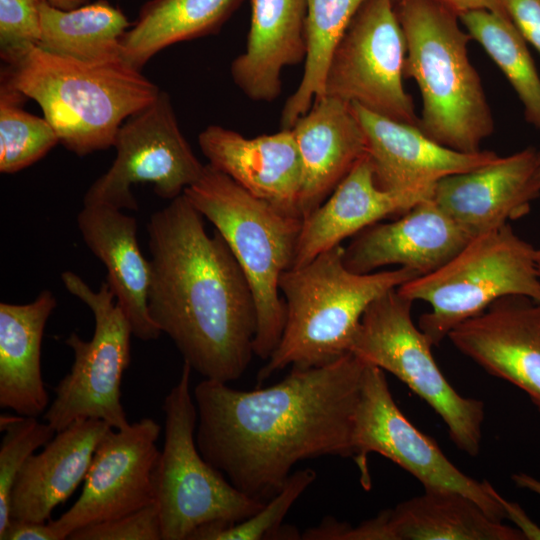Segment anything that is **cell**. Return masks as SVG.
Returning a JSON list of instances; mask_svg holds the SVG:
<instances>
[{
  "label": "cell",
  "mask_w": 540,
  "mask_h": 540,
  "mask_svg": "<svg viewBox=\"0 0 540 540\" xmlns=\"http://www.w3.org/2000/svg\"><path fill=\"white\" fill-rule=\"evenodd\" d=\"M366 364L349 352L323 366L292 367L277 384L251 391L202 380L193 390L199 452L235 488L264 503L299 461L352 458Z\"/></svg>",
  "instance_id": "cell-1"
},
{
  "label": "cell",
  "mask_w": 540,
  "mask_h": 540,
  "mask_svg": "<svg viewBox=\"0 0 540 540\" xmlns=\"http://www.w3.org/2000/svg\"><path fill=\"white\" fill-rule=\"evenodd\" d=\"M203 218L184 193L151 215L148 308L192 370L228 383L254 355L256 305L228 244Z\"/></svg>",
  "instance_id": "cell-2"
},
{
  "label": "cell",
  "mask_w": 540,
  "mask_h": 540,
  "mask_svg": "<svg viewBox=\"0 0 540 540\" xmlns=\"http://www.w3.org/2000/svg\"><path fill=\"white\" fill-rule=\"evenodd\" d=\"M1 81L37 102L59 143L80 157L113 147L121 125L160 92L123 59L82 62L38 46L5 64Z\"/></svg>",
  "instance_id": "cell-3"
},
{
  "label": "cell",
  "mask_w": 540,
  "mask_h": 540,
  "mask_svg": "<svg viewBox=\"0 0 540 540\" xmlns=\"http://www.w3.org/2000/svg\"><path fill=\"white\" fill-rule=\"evenodd\" d=\"M406 57L404 78L422 99L418 128L450 149L476 153L494 131L482 82L468 57L467 31L458 16L436 0H394Z\"/></svg>",
  "instance_id": "cell-4"
},
{
  "label": "cell",
  "mask_w": 540,
  "mask_h": 540,
  "mask_svg": "<svg viewBox=\"0 0 540 540\" xmlns=\"http://www.w3.org/2000/svg\"><path fill=\"white\" fill-rule=\"evenodd\" d=\"M343 251L337 245L281 275L285 326L279 344L257 374L259 382L288 366L319 367L349 353L371 302L420 276L405 267L355 273L344 265Z\"/></svg>",
  "instance_id": "cell-5"
},
{
  "label": "cell",
  "mask_w": 540,
  "mask_h": 540,
  "mask_svg": "<svg viewBox=\"0 0 540 540\" xmlns=\"http://www.w3.org/2000/svg\"><path fill=\"white\" fill-rule=\"evenodd\" d=\"M184 195L224 238L247 277L257 312L253 351L267 361L284 330L279 280L292 266L303 219L280 212L209 163Z\"/></svg>",
  "instance_id": "cell-6"
},
{
  "label": "cell",
  "mask_w": 540,
  "mask_h": 540,
  "mask_svg": "<svg viewBox=\"0 0 540 540\" xmlns=\"http://www.w3.org/2000/svg\"><path fill=\"white\" fill-rule=\"evenodd\" d=\"M398 291L430 305L418 327L437 346L499 298L521 295L540 302L536 247L507 223L475 237L446 264L405 282Z\"/></svg>",
  "instance_id": "cell-7"
},
{
  "label": "cell",
  "mask_w": 540,
  "mask_h": 540,
  "mask_svg": "<svg viewBox=\"0 0 540 540\" xmlns=\"http://www.w3.org/2000/svg\"><path fill=\"white\" fill-rule=\"evenodd\" d=\"M191 371L184 362L178 381L162 403L164 443L154 472L162 540H189L201 526L244 521L265 504L235 488L199 452Z\"/></svg>",
  "instance_id": "cell-8"
},
{
  "label": "cell",
  "mask_w": 540,
  "mask_h": 540,
  "mask_svg": "<svg viewBox=\"0 0 540 540\" xmlns=\"http://www.w3.org/2000/svg\"><path fill=\"white\" fill-rule=\"evenodd\" d=\"M412 304L398 287L377 297L361 318L350 352L407 385L442 418L457 448L475 457L481 448L484 403L460 395L447 381L432 344L412 320Z\"/></svg>",
  "instance_id": "cell-9"
},
{
  "label": "cell",
  "mask_w": 540,
  "mask_h": 540,
  "mask_svg": "<svg viewBox=\"0 0 540 540\" xmlns=\"http://www.w3.org/2000/svg\"><path fill=\"white\" fill-rule=\"evenodd\" d=\"M353 459L360 482L371 487L368 455L377 453L412 476L424 490L453 491L472 499L497 521H513L520 506L507 501L488 481H478L458 469L436 441L414 426L397 406L384 370L367 363L354 416Z\"/></svg>",
  "instance_id": "cell-10"
},
{
  "label": "cell",
  "mask_w": 540,
  "mask_h": 540,
  "mask_svg": "<svg viewBox=\"0 0 540 540\" xmlns=\"http://www.w3.org/2000/svg\"><path fill=\"white\" fill-rule=\"evenodd\" d=\"M65 288L93 313L92 339L83 340L71 333L65 340L73 352L70 371L55 387V398L43 414V420L59 432L78 419H100L113 429L127 428L121 403V382L131 359L132 330L109 285L102 283L94 291L77 274H61Z\"/></svg>",
  "instance_id": "cell-11"
},
{
  "label": "cell",
  "mask_w": 540,
  "mask_h": 540,
  "mask_svg": "<svg viewBox=\"0 0 540 540\" xmlns=\"http://www.w3.org/2000/svg\"><path fill=\"white\" fill-rule=\"evenodd\" d=\"M110 168L92 183L84 206L137 210L132 186L150 183L162 199L182 195L202 175L204 164L180 130L171 98L160 90L156 99L119 128Z\"/></svg>",
  "instance_id": "cell-12"
},
{
  "label": "cell",
  "mask_w": 540,
  "mask_h": 540,
  "mask_svg": "<svg viewBox=\"0 0 540 540\" xmlns=\"http://www.w3.org/2000/svg\"><path fill=\"white\" fill-rule=\"evenodd\" d=\"M405 36L394 0H364L331 57L324 96L418 126L403 86Z\"/></svg>",
  "instance_id": "cell-13"
},
{
  "label": "cell",
  "mask_w": 540,
  "mask_h": 540,
  "mask_svg": "<svg viewBox=\"0 0 540 540\" xmlns=\"http://www.w3.org/2000/svg\"><path fill=\"white\" fill-rule=\"evenodd\" d=\"M160 425L151 418L111 428L98 444L76 502L50 520L60 540L84 526L111 520L153 504L160 455Z\"/></svg>",
  "instance_id": "cell-14"
},
{
  "label": "cell",
  "mask_w": 540,
  "mask_h": 540,
  "mask_svg": "<svg viewBox=\"0 0 540 540\" xmlns=\"http://www.w3.org/2000/svg\"><path fill=\"white\" fill-rule=\"evenodd\" d=\"M448 338L487 373L525 392L540 412V302L521 295L499 298Z\"/></svg>",
  "instance_id": "cell-15"
},
{
  "label": "cell",
  "mask_w": 540,
  "mask_h": 540,
  "mask_svg": "<svg viewBox=\"0 0 540 540\" xmlns=\"http://www.w3.org/2000/svg\"><path fill=\"white\" fill-rule=\"evenodd\" d=\"M472 239L430 197L393 222L379 221L355 234L344 248L343 262L360 274L399 265L421 276L446 264Z\"/></svg>",
  "instance_id": "cell-16"
},
{
  "label": "cell",
  "mask_w": 540,
  "mask_h": 540,
  "mask_svg": "<svg viewBox=\"0 0 540 540\" xmlns=\"http://www.w3.org/2000/svg\"><path fill=\"white\" fill-rule=\"evenodd\" d=\"M538 150L532 147L474 170L438 180L431 198L473 238L528 214L540 192L533 183Z\"/></svg>",
  "instance_id": "cell-17"
},
{
  "label": "cell",
  "mask_w": 540,
  "mask_h": 540,
  "mask_svg": "<svg viewBox=\"0 0 540 540\" xmlns=\"http://www.w3.org/2000/svg\"><path fill=\"white\" fill-rule=\"evenodd\" d=\"M198 143L210 165L280 212L302 218L303 166L291 129L247 138L209 125L199 134Z\"/></svg>",
  "instance_id": "cell-18"
},
{
  "label": "cell",
  "mask_w": 540,
  "mask_h": 540,
  "mask_svg": "<svg viewBox=\"0 0 540 540\" xmlns=\"http://www.w3.org/2000/svg\"><path fill=\"white\" fill-rule=\"evenodd\" d=\"M365 135L377 186L387 191L433 189L443 177L495 160V152H459L427 137L416 125L399 122L351 103Z\"/></svg>",
  "instance_id": "cell-19"
},
{
  "label": "cell",
  "mask_w": 540,
  "mask_h": 540,
  "mask_svg": "<svg viewBox=\"0 0 540 540\" xmlns=\"http://www.w3.org/2000/svg\"><path fill=\"white\" fill-rule=\"evenodd\" d=\"M525 535L487 515L472 499L453 491L424 490L356 527L340 540H523Z\"/></svg>",
  "instance_id": "cell-20"
},
{
  "label": "cell",
  "mask_w": 540,
  "mask_h": 540,
  "mask_svg": "<svg viewBox=\"0 0 540 540\" xmlns=\"http://www.w3.org/2000/svg\"><path fill=\"white\" fill-rule=\"evenodd\" d=\"M433 189L387 191L375 182L365 154L314 212L303 219L291 268L301 267L364 228L402 215ZM290 268V269H291Z\"/></svg>",
  "instance_id": "cell-21"
},
{
  "label": "cell",
  "mask_w": 540,
  "mask_h": 540,
  "mask_svg": "<svg viewBox=\"0 0 540 540\" xmlns=\"http://www.w3.org/2000/svg\"><path fill=\"white\" fill-rule=\"evenodd\" d=\"M111 428L100 419H78L32 454L13 485L9 518L50 521L54 509L85 480L96 448Z\"/></svg>",
  "instance_id": "cell-22"
},
{
  "label": "cell",
  "mask_w": 540,
  "mask_h": 540,
  "mask_svg": "<svg viewBox=\"0 0 540 540\" xmlns=\"http://www.w3.org/2000/svg\"><path fill=\"white\" fill-rule=\"evenodd\" d=\"M290 129L303 166L299 210L304 219L366 154V139L351 103L329 96L316 99Z\"/></svg>",
  "instance_id": "cell-23"
},
{
  "label": "cell",
  "mask_w": 540,
  "mask_h": 540,
  "mask_svg": "<svg viewBox=\"0 0 540 540\" xmlns=\"http://www.w3.org/2000/svg\"><path fill=\"white\" fill-rule=\"evenodd\" d=\"M77 226L90 251L106 267V283L129 321L132 334L143 341L157 339L161 331L148 308L150 261L137 241V221L108 206H84Z\"/></svg>",
  "instance_id": "cell-24"
},
{
  "label": "cell",
  "mask_w": 540,
  "mask_h": 540,
  "mask_svg": "<svg viewBox=\"0 0 540 540\" xmlns=\"http://www.w3.org/2000/svg\"><path fill=\"white\" fill-rule=\"evenodd\" d=\"M306 0H251L246 47L231 63L235 85L252 101L281 94V72L306 57Z\"/></svg>",
  "instance_id": "cell-25"
},
{
  "label": "cell",
  "mask_w": 540,
  "mask_h": 540,
  "mask_svg": "<svg viewBox=\"0 0 540 540\" xmlns=\"http://www.w3.org/2000/svg\"><path fill=\"white\" fill-rule=\"evenodd\" d=\"M56 298L43 290L26 304L0 303V407L37 417L49 396L41 372V344Z\"/></svg>",
  "instance_id": "cell-26"
},
{
  "label": "cell",
  "mask_w": 540,
  "mask_h": 540,
  "mask_svg": "<svg viewBox=\"0 0 540 540\" xmlns=\"http://www.w3.org/2000/svg\"><path fill=\"white\" fill-rule=\"evenodd\" d=\"M244 0H150L121 40V58L142 68L161 50L217 34Z\"/></svg>",
  "instance_id": "cell-27"
},
{
  "label": "cell",
  "mask_w": 540,
  "mask_h": 540,
  "mask_svg": "<svg viewBox=\"0 0 540 540\" xmlns=\"http://www.w3.org/2000/svg\"><path fill=\"white\" fill-rule=\"evenodd\" d=\"M39 11L42 50L89 63L122 59L121 40L132 23L108 1L61 10L39 0Z\"/></svg>",
  "instance_id": "cell-28"
},
{
  "label": "cell",
  "mask_w": 540,
  "mask_h": 540,
  "mask_svg": "<svg viewBox=\"0 0 540 540\" xmlns=\"http://www.w3.org/2000/svg\"><path fill=\"white\" fill-rule=\"evenodd\" d=\"M306 57L296 90L281 112V129H290L324 96L325 79L333 52L364 0H306Z\"/></svg>",
  "instance_id": "cell-29"
},
{
  "label": "cell",
  "mask_w": 540,
  "mask_h": 540,
  "mask_svg": "<svg viewBox=\"0 0 540 540\" xmlns=\"http://www.w3.org/2000/svg\"><path fill=\"white\" fill-rule=\"evenodd\" d=\"M458 18L513 87L526 121L540 131V77L527 42L511 19L485 10L466 12Z\"/></svg>",
  "instance_id": "cell-30"
},
{
  "label": "cell",
  "mask_w": 540,
  "mask_h": 540,
  "mask_svg": "<svg viewBox=\"0 0 540 540\" xmlns=\"http://www.w3.org/2000/svg\"><path fill=\"white\" fill-rule=\"evenodd\" d=\"M28 98L0 82V172L16 173L43 158L58 136L46 120L24 109Z\"/></svg>",
  "instance_id": "cell-31"
},
{
  "label": "cell",
  "mask_w": 540,
  "mask_h": 540,
  "mask_svg": "<svg viewBox=\"0 0 540 540\" xmlns=\"http://www.w3.org/2000/svg\"><path fill=\"white\" fill-rule=\"evenodd\" d=\"M316 472L305 468L292 472L282 489L263 507L244 521L213 523L199 527L189 540L300 539L298 531L284 526L283 519L303 492L316 479Z\"/></svg>",
  "instance_id": "cell-32"
},
{
  "label": "cell",
  "mask_w": 540,
  "mask_h": 540,
  "mask_svg": "<svg viewBox=\"0 0 540 540\" xmlns=\"http://www.w3.org/2000/svg\"><path fill=\"white\" fill-rule=\"evenodd\" d=\"M4 436L0 445V533L7 526L9 499L15 480L29 457L44 447L57 433L47 422L37 417L0 416Z\"/></svg>",
  "instance_id": "cell-33"
},
{
  "label": "cell",
  "mask_w": 540,
  "mask_h": 540,
  "mask_svg": "<svg viewBox=\"0 0 540 540\" xmlns=\"http://www.w3.org/2000/svg\"><path fill=\"white\" fill-rule=\"evenodd\" d=\"M41 38L39 0H0V57L4 64L22 58Z\"/></svg>",
  "instance_id": "cell-34"
},
{
  "label": "cell",
  "mask_w": 540,
  "mask_h": 540,
  "mask_svg": "<svg viewBox=\"0 0 540 540\" xmlns=\"http://www.w3.org/2000/svg\"><path fill=\"white\" fill-rule=\"evenodd\" d=\"M70 540H162L155 503L118 518L93 523L73 531Z\"/></svg>",
  "instance_id": "cell-35"
},
{
  "label": "cell",
  "mask_w": 540,
  "mask_h": 540,
  "mask_svg": "<svg viewBox=\"0 0 540 540\" xmlns=\"http://www.w3.org/2000/svg\"><path fill=\"white\" fill-rule=\"evenodd\" d=\"M503 2L519 33L540 54V0H503Z\"/></svg>",
  "instance_id": "cell-36"
},
{
  "label": "cell",
  "mask_w": 540,
  "mask_h": 540,
  "mask_svg": "<svg viewBox=\"0 0 540 540\" xmlns=\"http://www.w3.org/2000/svg\"><path fill=\"white\" fill-rule=\"evenodd\" d=\"M0 540H60L56 530L48 522H31L10 519L0 533Z\"/></svg>",
  "instance_id": "cell-37"
},
{
  "label": "cell",
  "mask_w": 540,
  "mask_h": 540,
  "mask_svg": "<svg viewBox=\"0 0 540 540\" xmlns=\"http://www.w3.org/2000/svg\"><path fill=\"white\" fill-rule=\"evenodd\" d=\"M455 13L457 16L477 10H485L510 18L503 0H436Z\"/></svg>",
  "instance_id": "cell-38"
},
{
  "label": "cell",
  "mask_w": 540,
  "mask_h": 540,
  "mask_svg": "<svg viewBox=\"0 0 540 540\" xmlns=\"http://www.w3.org/2000/svg\"><path fill=\"white\" fill-rule=\"evenodd\" d=\"M512 480L519 488L527 489L540 496V480L525 473L513 474Z\"/></svg>",
  "instance_id": "cell-39"
},
{
  "label": "cell",
  "mask_w": 540,
  "mask_h": 540,
  "mask_svg": "<svg viewBox=\"0 0 540 540\" xmlns=\"http://www.w3.org/2000/svg\"><path fill=\"white\" fill-rule=\"evenodd\" d=\"M49 5L61 9L72 10L89 3V0H43Z\"/></svg>",
  "instance_id": "cell-40"
},
{
  "label": "cell",
  "mask_w": 540,
  "mask_h": 540,
  "mask_svg": "<svg viewBox=\"0 0 540 540\" xmlns=\"http://www.w3.org/2000/svg\"><path fill=\"white\" fill-rule=\"evenodd\" d=\"M533 183L535 188L540 192V150L537 155V163L533 177Z\"/></svg>",
  "instance_id": "cell-41"
},
{
  "label": "cell",
  "mask_w": 540,
  "mask_h": 540,
  "mask_svg": "<svg viewBox=\"0 0 540 540\" xmlns=\"http://www.w3.org/2000/svg\"><path fill=\"white\" fill-rule=\"evenodd\" d=\"M536 259H537L538 272L540 276V244L538 247H536Z\"/></svg>",
  "instance_id": "cell-42"
}]
</instances>
